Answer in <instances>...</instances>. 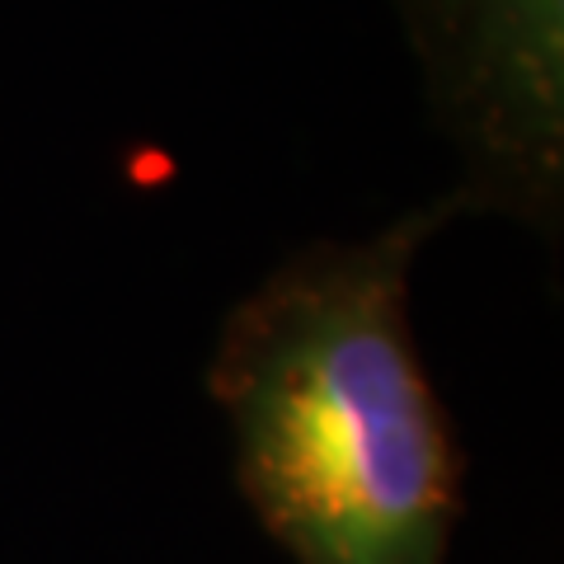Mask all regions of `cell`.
Masks as SVG:
<instances>
[{
	"label": "cell",
	"mask_w": 564,
	"mask_h": 564,
	"mask_svg": "<svg viewBox=\"0 0 564 564\" xmlns=\"http://www.w3.org/2000/svg\"><path fill=\"white\" fill-rule=\"evenodd\" d=\"M456 188L358 245H306L226 315L207 391L236 485L296 564H447L462 447L419 362L410 269Z\"/></svg>",
	"instance_id": "6da1fadb"
},
{
	"label": "cell",
	"mask_w": 564,
	"mask_h": 564,
	"mask_svg": "<svg viewBox=\"0 0 564 564\" xmlns=\"http://www.w3.org/2000/svg\"><path fill=\"white\" fill-rule=\"evenodd\" d=\"M433 109L466 151L470 207L555 226L564 0H400Z\"/></svg>",
	"instance_id": "7a4b0ae2"
}]
</instances>
